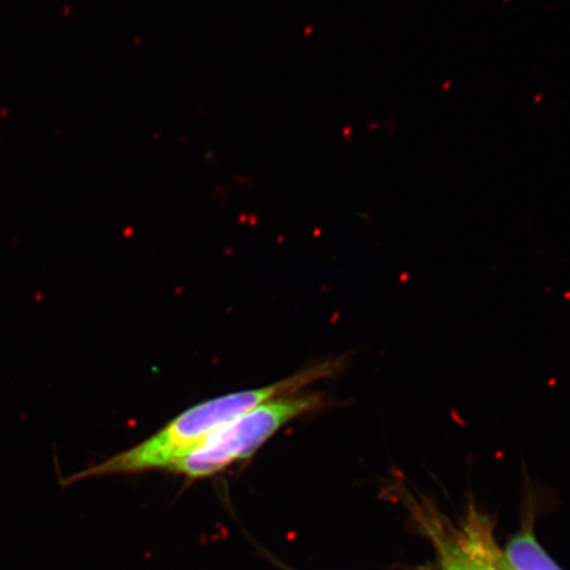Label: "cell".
Instances as JSON below:
<instances>
[{
    "label": "cell",
    "instance_id": "1",
    "mask_svg": "<svg viewBox=\"0 0 570 570\" xmlns=\"http://www.w3.org/2000/svg\"><path fill=\"white\" fill-rule=\"evenodd\" d=\"M345 363L346 356L324 361L287 377V380L271 384V386L235 392V394L197 404L196 407L183 412L141 444L112 455L83 472L69 475L66 481H62V484L69 487L70 483L87 480L90 476L130 474L160 468L169 469L176 461L194 451L210 434L218 431L220 426L271 399L296 394L298 390L309 386L313 382L336 375L345 367Z\"/></svg>",
    "mask_w": 570,
    "mask_h": 570
},
{
    "label": "cell",
    "instance_id": "2",
    "mask_svg": "<svg viewBox=\"0 0 570 570\" xmlns=\"http://www.w3.org/2000/svg\"><path fill=\"white\" fill-rule=\"evenodd\" d=\"M326 405L327 401L321 394H289L271 399L220 426L169 469L189 479L217 474L235 461L252 458L292 420Z\"/></svg>",
    "mask_w": 570,
    "mask_h": 570
},
{
    "label": "cell",
    "instance_id": "3",
    "mask_svg": "<svg viewBox=\"0 0 570 570\" xmlns=\"http://www.w3.org/2000/svg\"><path fill=\"white\" fill-rule=\"evenodd\" d=\"M415 517L426 537L432 540L443 570H502L503 551L494 539L488 517L470 509L459 525L430 505H413Z\"/></svg>",
    "mask_w": 570,
    "mask_h": 570
},
{
    "label": "cell",
    "instance_id": "4",
    "mask_svg": "<svg viewBox=\"0 0 570 570\" xmlns=\"http://www.w3.org/2000/svg\"><path fill=\"white\" fill-rule=\"evenodd\" d=\"M503 554L514 570H562L538 543L531 519L527 520L523 529L509 541Z\"/></svg>",
    "mask_w": 570,
    "mask_h": 570
},
{
    "label": "cell",
    "instance_id": "5",
    "mask_svg": "<svg viewBox=\"0 0 570 570\" xmlns=\"http://www.w3.org/2000/svg\"><path fill=\"white\" fill-rule=\"evenodd\" d=\"M501 569H502V570H514V569H512V568L509 566V562H508V561H505V559H504V554H503V559H502V561H501Z\"/></svg>",
    "mask_w": 570,
    "mask_h": 570
}]
</instances>
